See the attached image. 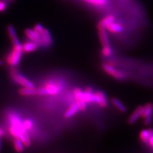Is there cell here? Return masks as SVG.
<instances>
[{"instance_id":"obj_1","label":"cell","mask_w":153,"mask_h":153,"mask_svg":"<svg viewBox=\"0 0 153 153\" xmlns=\"http://www.w3.org/2000/svg\"><path fill=\"white\" fill-rule=\"evenodd\" d=\"M13 45L11 53L7 57V63L12 66H16L21 60L22 53V46L17 36L12 38Z\"/></svg>"},{"instance_id":"obj_2","label":"cell","mask_w":153,"mask_h":153,"mask_svg":"<svg viewBox=\"0 0 153 153\" xmlns=\"http://www.w3.org/2000/svg\"><path fill=\"white\" fill-rule=\"evenodd\" d=\"M74 94L76 100H81L87 103H97V98L93 93L82 92L80 89L75 88L74 91Z\"/></svg>"},{"instance_id":"obj_3","label":"cell","mask_w":153,"mask_h":153,"mask_svg":"<svg viewBox=\"0 0 153 153\" xmlns=\"http://www.w3.org/2000/svg\"><path fill=\"white\" fill-rule=\"evenodd\" d=\"M102 68L105 72L108 75H111L115 79L118 80H124L126 78V75H125V74L121 72V71L117 70L111 65L104 63L102 65Z\"/></svg>"},{"instance_id":"obj_4","label":"cell","mask_w":153,"mask_h":153,"mask_svg":"<svg viewBox=\"0 0 153 153\" xmlns=\"http://www.w3.org/2000/svg\"><path fill=\"white\" fill-rule=\"evenodd\" d=\"M12 79L16 81V82L21 85L22 87L25 88H34L35 85L33 84L30 80H29L27 79L23 75L14 72L13 74H12Z\"/></svg>"},{"instance_id":"obj_5","label":"cell","mask_w":153,"mask_h":153,"mask_svg":"<svg viewBox=\"0 0 153 153\" xmlns=\"http://www.w3.org/2000/svg\"><path fill=\"white\" fill-rule=\"evenodd\" d=\"M152 105L151 103H147L145 106L143 107L142 116L144 119V123L146 125L151 124L152 117Z\"/></svg>"},{"instance_id":"obj_6","label":"cell","mask_w":153,"mask_h":153,"mask_svg":"<svg viewBox=\"0 0 153 153\" xmlns=\"http://www.w3.org/2000/svg\"><path fill=\"white\" fill-rule=\"evenodd\" d=\"M41 37V45L44 47H49L52 42V37L49 31L47 29L44 30L40 33Z\"/></svg>"},{"instance_id":"obj_7","label":"cell","mask_w":153,"mask_h":153,"mask_svg":"<svg viewBox=\"0 0 153 153\" xmlns=\"http://www.w3.org/2000/svg\"><path fill=\"white\" fill-rule=\"evenodd\" d=\"M25 35L30 40L36 43L38 45H41V37L40 33L36 32L34 30L26 29L25 30Z\"/></svg>"},{"instance_id":"obj_8","label":"cell","mask_w":153,"mask_h":153,"mask_svg":"<svg viewBox=\"0 0 153 153\" xmlns=\"http://www.w3.org/2000/svg\"><path fill=\"white\" fill-rule=\"evenodd\" d=\"M97 98V103H98L101 107H105L107 105V99L105 95L102 91H97L94 93Z\"/></svg>"},{"instance_id":"obj_9","label":"cell","mask_w":153,"mask_h":153,"mask_svg":"<svg viewBox=\"0 0 153 153\" xmlns=\"http://www.w3.org/2000/svg\"><path fill=\"white\" fill-rule=\"evenodd\" d=\"M114 21V17L112 16H108L103 18L98 25V30H106L110 24Z\"/></svg>"},{"instance_id":"obj_10","label":"cell","mask_w":153,"mask_h":153,"mask_svg":"<svg viewBox=\"0 0 153 153\" xmlns=\"http://www.w3.org/2000/svg\"><path fill=\"white\" fill-rule=\"evenodd\" d=\"M142 110L143 107L139 106L134 111L131 115L130 116V118L128 119V122L130 124H133L135 123L140 117L142 116Z\"/></svg>"},{"instance_id":"obj_11","label":"cell","mask_w":153,"mask_h":153,"mask_svg":"<svg viewBox=\"0 0 153 153\" xmlns=\"http://www.w3.org/2000/svg\"><path fill=\"white\" fill-rule=\"evenodd\" d=\"M99 36L100 40L102 44L103 47H109L110 46V42L109 38L107 35V31L105 30H99Z\"/></svg>"},{"instance_id":"obj_12","label":"cell","mask_w":153,"mask_h":153,"mask_svg":"<svg viewBox=\"0 0 153 153\" xmlns=\"http://www.w3.org/2000/svg\"><path fill=\"white\" fill-rule=\"evenodd\" d=\"M22 46V51L25 52H31L35 51L38 46L36 43L34 42H27L25 43Z\"/></svg>"},{"instance_id":"obj_13","label":"cell","mask_w":153,"mask_h":153,"mask_svg":"<svg viewBox=\"0 0 153 153\" xmlns=\"http://www.w3.org/2000/svg\"><path fill=\"white\" fill-rule=\"evenodd\" d=\"M79 111V109L77 104H76V103H74L71 105L68 110H67L65 114V117L66 118H70L71 117L74 116L75 114L77 113Z\"/></svg>"},{"instance_id":"obj_14","label":"cell","mask_w":153,"mask_h":153,"mask_svg":"<svg viewBox=\"0 0 153 153\" xmlns=\"http://www.w3.org/2000/svg\"><path fill=\"white\" fill-rule=\"evenodd\" d=\"M19 93L22 96H25V97H27V96H33L37 94L36 89L31 88H22L19 90Z\"/></svg>"},{"instance_id":"obj_15","label":"cell","mask_w":153,"mask_h":153,"mask_svg":"<svg viewBox=\"0 0 153 153\" xmlns=\"http://www.w3.org/2000/svg\"><path fill=\"white\" fill-rule=\"evenodd\" d=\"M107 29L110 32H111V33H119L122 32L123 26L118 23H116V22H113L111 24H110Z\"/></svg>"},{"instance_id":"obj_16","label":"cell","mask_w":153,"mask_h":153,"mask_svg":"<svg viewBox=\"0 0 153 153\" xmlns=\"http://www.w3.org/2000/svg\"><path fill=\"white\" fill-rule=\"evenodd\" d=\"M111 102L119 111H121V112H126V108L120 100L116 98H113L112 99H111Z\"/></svg>"},{"instance_id":"obj_17","label":"cell","mask_w":153,"mask_h":153,"mask_svg":"<svg viewBox=\"0 0 153 153\" xmlns=\"http://www.w3.org/2000/svg\"><path fill=\"white\" fill-rule=\"evenodd\" d=\"M151 130L152 129H149V130H143L141 131L140 133V138L142 142L144 143H148L151 134Z\"/></svg>"},{"instance_id":"obj_18","label":"cell","mask_w":153,"mask_h":153,"mask_svg":"<svg viewBox=\"0 0 153 153\" xmlns=\"http://www.w3.org/2000/svg\"><path fill=\"white\" fill-rule=\"evenodd\" d=\"M25 146L24 145L22 140L19 139V138H16V139L13 141L14 149H15V150L19 153L23 152L24 149H25Z\"/></svg>"},{"instance_id":"obj_19","label":"cell","mask_w":153,"mask_h":153,"mask_svg":"<svg viewBox=\"0 0 153 153\" xmlns=\"http://www.w3.org/2000/svg\"><path fill=\"white\" fill-rule=\"evenodd\" d=\"M47 94H56L59 92V89L52 84H48L45 87Z\"/></svg>"},{"instance_id":"obj_20","label":"cell","mask_w":153,"mask_h":153,"mask_svg":"<svg viewBox=\"0 0 153 153\" xmlns=\"http://www.w3.org/2000/svg\"><path fill=\"white\" fill-rule=\"evenodd\" d=\"M84 1L89 4L98 7L106 5L108 3V0H84Z\"/></svg>"},{"instance_id":"obj_21","label":"cell","mask_w":153,"mask_h":153,"mask_svg":"<svg viewBox=\"0 0 153 153\" xmlns=\"http://www.w3.org/2000/svg\"><path fill=\"white\" fill-rule=\"evenodd\" d=\"M7 31H8V35L10 36V38H13L14 37L17 36H16V30L14 27L12 26V25H9L7 27Z\"/></svg>"},{"instance_id":"obj_22","label":"cell","mask_w":153,"mask_h":153,"mask_svg":"<svg viewBox=\"0 0 153 153\" xmlns=\"http://www.w3.org/2000/svg\"><path fill=\"white\" fill-rule=\"evenodd\" d=\"M102 54L105 57H108L112 54V49L111 47H103L102 49Z\"/></svg>"},{"instance_id":"obj_23","label":"cell","mask_w":153,"mask_h":153,"mask_svg":"<svg viewBox=\"0 0 153 153\" xmlns=\"http://www.w3.org/2000/svg\"><path fill=\"white\" fill-rule=\"evenodd\" d=\"M76 104L78 105L79 109L80 111H85L86 108V103L81 100H76Z\"/></svg>"},{"instance_id":"obj_24","label":"cell","mask_w":153,"mask_h":153,"mask_svg":"<svg viewBox=\"0 0 153 153\" xmlns=\"http://www.w3.org/2000/svg\"><path fill=\"white\" fill-rule=\"evenodd\" d=\"M32 122L30 120V119H26V120L22 122V125L24 128L26 130H30V129L31 128L32 126Z\"/></svg>"},{"instance_id":"obj_25","label":"cell","mask_w":153,"mask_h":153,"mask_svg":"<svg viewBox=\"0 0 153 153\" xmlns=\"http://www.w3.org/2000/svg\"><path fill=\"white\" fill-rule=\"evenodd\" d=\"M33 30H34L36 32H37L38 33H40L42 32V31L44 30V27H43L42 25H40V24H37V25L35 26Z\"/></svg>"},{"instance_id":"obj_26","label":"cell","mask_w":153,"mask_h":153,"mask_svg":"<svg viewBox=\"0 0 153 153\" xmlns=\"http://www.w3.org/2000/svg\"><path fill=\"white\" fill-rule=\"evenodd\" d=\"M148 144H149V146L153 149V130H151V134L149 142H148Z\"/></svg>"},{"instance_id":"obj_27","label":"cell","mask_w":153,"mask_h":153,"mask_svg":"<svg viewBox=\"0 0 153 153\" xmlns=\"http://www.w3.org/2000/svg\"><path fill=\"white\" fill-rule=\"evenodd\" d=\"M6 4L4 2L0 1V12H3L6 9Z\"/></svg>"},{"instance_id":"obj_28","label":"cell","mask_w":153,"mask_h":153,"mask_svg":"<svg viewBox=\"0 0 153 153\" xmlns=\"http://www.w3.org/2000/svg\"><path fill=\"white\" fill-rule=\"evenodd\" d=\"M84 91H85V92H88V93H93V89H92L91 88L88 87L87 88H85Z\"/></svg>"},{"instance_id":"obj_29","label":"cell","mask_w":153,"mask_h":153,"mask_svg":"<svg viewBox=\"0 0 153 153\" xmlns=\"http://www.w3.org/2000/svg\"><path fill=\"white\" fill-rule=\"evenodd\" d=\"M3 133H4L3 131L1 130V129H0V137H1L3 135Z\"/></svg>"},{"instance_id":"obj_30","label":"cell","mask_w":153,"mask_h":153,"mask_svg":"<svg viewBox=\"0 0 153 153\" xmlns=\"http://www.w3.org/2000/svg\"><path fill=\"white\" fill-rule=\"evenodd\" d=\"M3 65V61L2 60L0 59V66H1Z\"/></svg>"},{"instance_id":"obj_31","label":"cell","mask_w":153,"mask_h":153,"mask_svg":"<svg viewBox=\"0 0 153 153\" xmlns=\"http://www.w3.org/2000/svg\"><path fill=\"white\" fill-rule=\"evenodd\" d=\"M0 150H1V140H0Z\"/></svg>"}]
</instances>
